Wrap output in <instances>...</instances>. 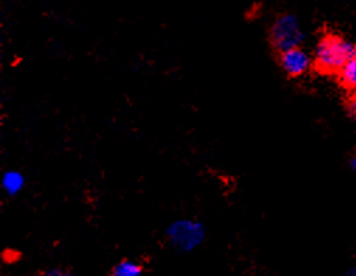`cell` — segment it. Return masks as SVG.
I'll list each match as a JSON object with an SVG mask.
<instances>
[{
    "mask_svg": "<svg viewBox=\"0 0 356 276\" xmlns=\"http://www.w3.org/2000/svg\"><path fill=\"white\" fill-rule=\"evenodd\" d=\"M356 54V45L339 35H324L316 45L313 63L323 74H338Z\"/></svg>",
    "mask_w": 356,
    "mask_h": 276,
    "instance_id": "cell-1",
    "label": "cell"
},
{
    "mask_svg": "<svg viewBox=\"0 0 356 276\" xmlns=\"http://www.w3.org/2000/svg\"><path fill=\"white\" fill-rule=\"evenodd\" d=\"M165 237L175 251L189 254L206 240V227L195 218H177L166 227Z\"/></svg>",
    "mask_w": 356,
    "mask_h": 276,
    "instance_id": "cell-2",
    "label": "cell"
},
{
    "mask_svg": "<svg viewBox=\"0 0 356 276\" xmlns=\"http://www.w3.org/2000/svg\"><path fill=\"white\" fill-rule=\"evenodd\" d=\"M305 30L299 19L293 15H283L275 20L270 27V42L277 52L302 47Z\"/></svg>",
    "mask_w": 356,
    "mask_h": 276,
    "instance_id": "cell-3",
    "label": "cell"
},
{
    "mask_svg": "<svg viewBox=\"0 0 356 276\" xmlns=\"http://www.w3.org/2000/svg\"><path fill=\"white\" fill-rule=\"evenodd\" d=\"M279 64L284 74L291 78H299L305 75L312 68V65H314L313 57H310L302 47L279 52Z\"/></svg>",
    "mask_w": 356,
    "mask_h": 276,
    "instance_id": "cell-4",
    "label": "cell"
},
{
    "mask_svg": "<svg viewBox=\"0 0 356 276\" xmlns=\"http://www.w3.org/2000/svg\"><path fill=\"white\" fill-rule=\"evenodd\" d=\"M26 185V178L20 171L10 170L3 174L2 177V189L9 195V196H17Z\"/></svg>",
    "mask_w": 356,
    "mask_h": 276,
    "instance_id": "cell-5",
    "label": "cell"
},
{
    "mask_svg": "<svg viewBox=\"0 0 356 276\" xmlns=\"http://www.w3.org/2000/svg\"><path fill=\"white\" fill-rule=\"evenodd\" d=\"M143 273L144 268L140 262L134 259H123L113 266L110 276H143Z\"/></svg>",
    "mask_w": 356,
    "mask_h": 276,
    "instance_id": "cell-6",
    "label": "cell"
},
{
    "mask_svg": "<svg viewBox=\"0 0 356 276\" xmlns=\"http://www.w3.org/2000/svg\"><path fill=\"white\" fill-rule=\"evenodd\" d=\"M341 83L349 89L356 90V54L343 65V68L338 72Z\"/></svg>",
    "mask_w": 356,
    "mask_h": 276,
    "instance_id": "cell-7",
    "label": "cell"
},
{
    "mask_svg": "<svg viewBox=\"0 0 356 276\" xmlns=\"http://www.w3.org/2000/svg\"><path fill=\"white\" fill-rule=\"evenodd\" d=\"M40 276H76L74 272L64 268H51L42 272Z\"/></svg>",
    "mask_w": 356,
    "mask_h": 276,
    "instance_id": "cell-8",
    "label": "cell"
},
{
    "mask_svg": "<svg viewBox=\"0 0 356 276\" xmlns=\"http://www.w3.org/2000/svg\"><path fill=\"white\" fill-rule=\"evenodd\" d=\"M348 110L352 116H356V96H352L348 102Z\"/></svg>",
    "mask_w": 356,
    "mask_h": 276,
    "instance_id": "cell-9",
    "label": "cell"
},
{
    "mask_svg": "<svg viewBox=\"0 0 356 276\" xmlns=\"http://www.w3.org/2000/svg\"><path fill=\"white\" fill-rule=\"evenodd\" d=\"M352 167H353V170L356 171V155L353 156V161H352Z\"/></svg>",
    "mask_w": 356,
    "mask_h": 276,
    "instance_id": "cell-10",
    "label": "cell"
}]
</instances>
